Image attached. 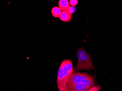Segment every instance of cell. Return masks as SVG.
<instances>
[{
  "mask_svg": "<svg viewBox=\"0 0 122 91\" xmlns=\"http://www.w3.org/2000/svg\"><path fill=\"white\" fill-rule=\"evenodd\" d=\"M73 72V65L71 60L66 59L61 62L57 80L59 91H68L66 84Z\"/></svg>",
  "mask_w": 122,
  "mask_h": 91,
  "instance_id": "cell-1",
  "label": "cell"
},
{
  "mask_svg": "<svg viewBox=\"0 0 122 91\" xmlns=\"http://www.w3.org/2000/svg\"><path fill=\"white\" fill-rule=\"evenodd\" d=\"M78 62L75 67L76 71L81 70H90L94 69L90 56L83 48H79L77 52Z\"/></svg>",
  "mask_w": 122,
  "mask_h": 91,
  "instance_id": "cell-2",
  "label": "cell"
},
{
  "mask_svg": "<svg viewBox=\"0 0 122 91\" xmlns=\"http://www.w3.org/2000/svg\"><path fill=\"white\" fill-rule=\"evenodd\" d=\"M81 73L80 72H75L71 74L66 84L67 88L74 85L80 83Z\"/></svg>",
  "mask_w": 122,
  "mask_h": 91,
  "instance_id": "cell-3",
  "label": "cell"
},
{
  "mask_svg": "<svg viewBox=\"0 0 122 91\" xmlns=\"http://www.w3.org/2000/svg\"><path fill=\"white\" fill-rule=\"evenodd\" d=\"M89 89L81 83L76 84L67 87L68 91H88Z\"/></svg>",
  "mask_w": 122,
  "mask_h": 91,
  "instance_id": "cell-4",
  "label": "cell"
},
{
  "mask_svg": "<svg viewBox=\"0 0 122 91\" xmlns=\"http://www.w3.org/2000/svg\"><path fill=\"white\" fill-rule=\"evenodd\" d=\"M59 18L63 22H69L72 18V14L70 13L68 11H63L61 13Z\"/></svg>",
  "mask_w": 122,
  "mask_h": 91,
  "instance_id": "cell-5",
  "label": "cell"
},
{
  "mask_svg": "<svg viewBox=\"0 0 122 91\" xmlns=\"http://www.w3.org/2000/svg\"><path fill=\"white\" fill-rule=\"evenodd\" d=\"M58 5L59 8L63 11H68L70 7L69 2L67 0H60Z\"/></svg>",
  "mask_w": 122,
  "mask_h": 91,
  "instance_id": "cell-6",
  "label": "cell"
},
{
  "mask_svg": "<svg viewBox=\"0 0 122 91\" xmlns=\"http://www.w3.org/2000/svg\"><path fill=\"white\" fill-rule=\"evenodd\" d=\"M83 84L85 86L90 89L95 84L94 80L92 77L90 76L86 79Z\"/></svg>",
  "mask_w": 122,
  "mask_h": 91,
  "instance_id": "cell-7",
  "label": "cell"
},
{
  "mask_svg": "<svg viewBox=\"0 0 122 91\" xmlns=\"http://www.w3.org/2000/svg\"><path fill=\"white\" fill-rule=\"evenodd\" d=\"M61 13V10L58 7H55L51 10L52 15L55 18H59Z\"/></svg>",
  "mask_w": 122,
  "mask_h": 91,
  "instance_id": "cell-8",
  "label": "cell"
},
{
  "mask_svg": "<svg viewBox=\"0 0 122 91\" xmlns=\"http://www.w3.org/2000/svg\"><path fill=\"white\" fill-rule=\"evenodd\" d=\"M101 89V86L93 87L88 90V91H99Z\"/></svg>",
  "mask_w": 122,
  "mask_h": 91,
  "instance_id": "cell-9",
  "label": "cell"
},
{
  "mask_svg": "<svg viewBox=\"0 0 122 91\" xmlns=\"http://www.w3.org/2000/svg\"><path fill=\"white\" fill-rule=\"evenodd\" d=\"M78 2L77 0H70V4L71 6L74 7L77 5Z\"/></svg>",
  "mask_w": 122,
  "mask_h": 91,
  "instance_id": "cell-10",
  "label": "cell"
},
{
  "mask_svg": "<svg viewBox=\"0 0 122 91\" xmlns=\"http://www.w3.org/2000/svg\"><path fill=\"white\" fill-rule=\"evenodd\" d=\"M75 10H76V9L75 8V7L73 6H70V8L68 9V11L70 13L72 14V13H73L75 12Z\"/></svg>",
  "mask_w": 122,
  "mask_h": 91,
  "instance_id": "cell-11",
  "label": "cell"
}]
</instances>
